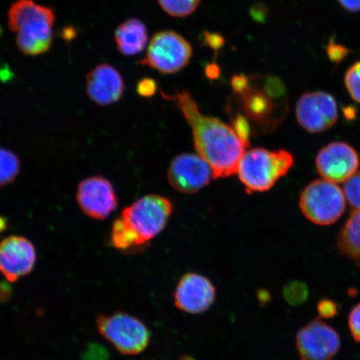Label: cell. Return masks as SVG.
Listing matches in <instances>:
<instances>
[{
  "mask_svg": "<svg viewBox=\"0 0 360 360\" xmlns=\"http://www.w3.org/2000/svg\"><path fill=\"white\" fill-rule=\"evenodd\" d=\"M165 97L177 102L193 130L196 150L210 165L214 178H226L237 174L238 165L250 143L243 141L233 126L201 114L190 93L183 91L174 96Z\"/></svg>",
  "mask_w": 360,
  "mask_h": 360,
  "instance_id": "6da1fadb",
  "label": "cell"
},
{
  "mask_svg": "<svg viewBox=\"0 0 360 360\" xmlns=\"http://www.w3.org/2000/svg\"><path fill=\"white\" fill-rule=\"evenodd\" d=\"M328 60L336 65L343 61L350 53V49L344 45L337 44L335 39H331L326 48Z\"/></svg>",
  "mask_w": 360,
  "mask_h": 360,
  "instance_id": "d4e9b609",
  "label": "cell"
},
{
  "mask_svg": "<svg viewBox=\"0 0 360 360\" xmlns=\"http://www.w3.org/2000/svg\"><path fill=\"white\" fill-rule=\"evenodd\" d=\"M205 73L207 78L210 80H215L219 78L221 70H220L219 66L216 65L215 63H211V64L205 67Z\"/></svg>",
  "mask_w": 360,
  "mask_h": 360,
  "instance_id": "836d02e7",
  "label": "cell"
},
{
  "mask_svg": "<svg viewBox=\"0 0 360 360\" xmlns=\"http://www.w3.org/2000/svg\"><path fill=\"white\" fill-rule=\"evenodd\" d=\"M345 84L351 98L360 103V61L355 63L346 72Z\"/></svg>",
  "mask_w": 360,
  "mask_h": 360,
  "instance_id": "cb8c5ba5",
  "label": "cell"
},
{
  "mask_svg": "<svg viewBox=\"0 0 360 360\" xmlns=\"http://www.w3.org/2000/svg\"><path fill=\"white\" fill-rule=\"evenodd\" d=\"M86 89L89 97L98 105H110L122 97L124 79L114 66L98 65L87 75Z\"/></svg>",
  "mask_w": 360,
  "mask_h": 360,
  "instance_id": "2e32d148",
  "label": "cell"
},
{
  "mask_svg": "<svg viewBox=\"0 0 360 360\" xmlns=\"http://www.w3.org/2000/svg\"><path fill=\"white\" fill-rule=\"evenodd\" d=\"M96 326L100 334L121 354H139L150 345V330L134 315L121 311L101 314Z\"/></svg>",
  "mask_w": 360,
  "mask_h": 360,
  "instance_id": "5b68a950",
  "label": "cell"
},
{
  "mask_svg": "<svg viewBox=\"0 0 360 360\" xmlns=\"http://www.w3.org/2000/svg\"><path fill=\"white\" fill-rule=\"evenodd\" d=\"M317 310L321 317L330 319L335 317L338 312H339V306H338L334 300L322 299L319 301Z\"/></svg>",
  "mask_w": 360,
  "mask_h": 360,
  "instance_id": "f1b7e54d",
  "label": "cell"
},
{
  "mask_svg": "<svg viewBox=\"0 0 360 360\" xmlns=\"http://www.w3.org/2000/svg\"><path fill=\"white\" fill-rule=\"evenodd\" d=\"M167 178L170 186L182 193H195L208 186L214 178L210 165L200 155L182 154L169 165Z\"/></svg>",
  "mask_w": 360,
  "mask_h": 360,
  "instance_id": "4fadbf2b",
  "label": "cell"
},
{
  "mask_svg": "<svg viewBox=\"0 0 360 360\" xmlns=\"http://www.w3.org/2000/svg\"><path fill=\"white\" fill-rule=\"evenodd\" d=\"M20 170L19 158L11 150L0 148V188L15 181Z\"/></svg>",
  "mask_w": 360,
  "mask_h": 360,
  "instance_id": "ffe728a7",
  "label": "cell"
},
{
  "mask_svg": "<svg viewBox=\"0 0 360 360\" xmlns=\"http://www.w3.org/2000/svg\"><path fill=\"white\" fill-rule=\"evenodd\" d=\"M11 295V290L8 283H0V300H8Z\"/></svg>",
  "mask_w": 360,
  "mask_h": 360,
  "instance_id": "d590c367",
  "label": "cell"
},
{
  "mask_svg": "<svg viewBox=\"0 0 360 360\" xmlns=\"http://www.w3.org/2000/svg\"><path fill=\"white\" fill-rule=\"evenodd\" d=\"M337 247L342 255L360 264V210H354L342 228Z\"/></svg>",
  "mask_w": 360,
  "mask_h": 360,
  "instance_id": "ac0fdd59",
  "label": "cell"
},
{
  "mask_svg": "<svg viewBox=\"0 0 360 360\" xmlns=\"http://www.w3.org/2000/svg\"><path fill=\"white\" fill-rule=\"evenodd\" d=\"M179 360H195V359H193L191 356H187V355H186V356H183L182 358H180Z\"/></svg>",
  "mask_w": 360,
  "mask_h": 360,
  "instance_id": "f35d334b",
  "label": "cell"
},
{
  "mask_svg": "<svg viewBox=\"0 0 360 360\" xmlns=\"http://www.w3.org/2000/svg\"><path fill=\"white\" fill-rule=\"evenodd\" d=\"M267 13V8L263 6L262 4H255L250 11L252 18L259 22H263L266 20Z\"/></svg>",
  "mask_w": 360,
  "mask_h": 360,
  "instance_id": "d6a6232c",
  "label": "cell"
},
{
  "mask_svg": "<svg viewBox=\"0 0 360 360\" xmlns=\"http://www.w3.org/2000/svg\"><path fill=\"white\" fill-rule=\"evenodd\" d=\"M55 22L52 8L33 0H17L8 11V28L17 34L18 48L28 56L44 55L51 49Z\"/></svg>",
  "mask_w": 360,
  "mask_h": 360,
  "instance_id": "7a4b0ae2",
  "label": "cell"
},
{
  "mask_svg": "<svg viewBox=\"0 0 360 360\" xmlns=\"http://www.w3.org/2000/svg\"><path fill=\"white\" fill-rule=\"evenodd\" d=\"M4 228H6V221L0 217V232H1Z\"/></svg>",
  "mask_w": 360,
  "mask_h": 360,
  "instance_id": "74e56055",
  "label": "cell"
},
{
  "mask_svg": "<svg viewBox=\"0 0 360 360\" xmlns=\"http://www.w3.org/2000/svg\"><path fill=\"white\" fill-rule=\"evenodd\" d=\"M340 345V337L335 328L319 319L297 333L296 348L301 360H332Z\"/></svg>",
  "mask_w": 360,
  "mask_h": 360,
  "instance_id": "30bf717a",
  "label": "cell"
},
{
  "mask_svg": "<svg viewBox=\"0 0 360 360\" xmlns=\"http://www.w3.org/2000/svg\"><path fill=\"white\" fill-rule=\"evenodd\" d=\"M62 36L65 40L73 39L76 36V31L74 28L68 27V28H65L64 30H63Z\"/></svg>",
  "mask_w": 360,
  "mask_h": 360,
  "instance_id": "8d00e7d4",
  "label": "cell"
},
{
  "mask_svg": "<svg viewBox=\"0 0 360 360\" xmlns=\"http://www.w3.org/2000/svg\"><path fill=\"white\" fill-rule=\"evenodd\" d=\"M315 165L323 179L335 184L345 182L356 173L359 157L349 143L332 142L319 150Z\"/></svg>",
  "mask_w": 360,
  "mask_h": 360,
  "instance_id": "7c38bea8",
  "label": "cell"
},
{
  "mask_svg": "<svg viewBox=\"0 0 360 360\" xmlns=\"http://www.w3.org/2000/svg\"><path fill=\"white\" fill-rule=\"evenodd\" d=\"M349 327L354 340L360 343V304L354 306L349 314Z\"/></svg>",
  "mask_w": 360,
  "mask_h": 360,
  "instance_id": "4316f807",
  "label": "cell"
},
{
  "mask_svg": "<svg viewBox=\"0 0 360 360\" xmlns=\"http://www.w3.org/2000/svg\"><path fill=\"white\" fill-rule=\"evenodd\" d=\"M111 241L115 249L124 253H134L146 246L132 227L121 217L112 224Z\"/></svg>",
  "mask_w": 360,
  "mask_h": 360,
  "instance_id": "d6986e66",
  "label": "cell"
},
{
  "mask_svg": "<svg viewBox=\"0 0 360 360\" xmlns=\"http://www.w3.org/2000/svg\"><path fill=\"white\" fill-rule=\"evenodd\" d=\"M136 90L139 96L145 98L152 97L156 93V81L151 78H143L139 81Z\"/></svg>",
  "mask_w": 360,
  "mask_h": 360,
  "instance_id": "f546056e",
  "label": "cell"
},
{
  "mask_svg": "<svg viewBox=\"0 0 360 360\" xmlns=\"http://www.w3.org/2000/svg\"><path fill=\"white\" fill-rule=\"evenodd\" d=\"M83 360H109V353L105 348L97 344L89 345L83 353Z\"/></svg>",
  "mask_w": 360,
  "mask_h": 360,
  "instance_id": "83f0119b",
  "label": "cell"
},
{
  "mask_svg": "<svg viewBox=\"0 0 360 360\" xmlns=\"http://www.w3.org/2000/svg\"><path fill=\"white\" fill-rule=\"evenodd\" d=\"M192 48L190 43L174 31L156 34L148 45L146 56L141 64L148 65L163 75H171L184 69L190 63Z\"/></svg>",
  "mask_w": 360,
  "mask_h": 360,
  "instance_id": "ba28073f",
  "label": "cell"
},
{
  "mask_svg": "<svg viewBox=\"0 0 360 360\" xmlns=\"http://www.w3.org/2000/svg\"><path fill=\"white\" fill-rule=\"evenodd\" d=\"M300 206L309 221L318 225H330L344 214L346 198L337 184L326 179L315 180L301 193Z\"/></svg>",
  "mask_w": 360,
  "mask_h": 360,
  "instance_id": "8992f818",
  "label": "cell"
},
{
  "mask_svg": "<svg viewBox=\"0 0 360 360\" xmlns=\"http://www.w3.org/2000/svg\"><path fill=\"white\" fill-rule=\"evenodd\" d=\"M217 290L208 277L187 273L180 278L174 292V303L184 313L202 314L212 307Z\"/></svg>",
  "mask_w": 360,
  "mask_h": 360,
  "instance_id": "8fae6325",
  "label": "cell"
},
{
  "mask_svg": "<svg viewBox=\"0 0 360 360\" xmlns=\"http://www.w3.org/2000/svg\"><path fill=\"white\" fill-rule=\"evenodd\" d=\"M204 42L207 46L212 49L215 53H217L219 49H221L225 44V39L223 35L218 33L205 32Z\"/></svg>",
  "mask_w": 360,
  "mask_h": 360,
  "instance_id": "4dcf8cb0",
  "label": "cell"
},
{
  "mask_svg": "<svg viewBox=\"0 0 360 360\" xmlns=\"http://www.w3.org/2000/svg\"><path fill=\"white\" fill-rule=\"evenodd\" d=\"M250 84V77L245 75L233 76L231 80V86L233 93L238 94L244 91Z\"/></svg>",
  "mask_w": 360,
  "mask_h": 360,
  "instance_id": "1f68e13d",
  "label": "cell"
},
{
  "mask_svg": "<svg viewBox=\"0 0 360 360\" xmlns=\"http://www.w3.org/2000/svg\"><path fill=\"white\" fill-rule=\"evenodd\" d=\"M233 127L243 141L250 143V126L245 116L238 114L233 121Z\"/></svg>",
  "mask_w": 360,
  "mask_h": 360,
  "instance_id": "484cf974",
  "label": "cell"
},
{
  "mask_svg": "<svg viewBox=\"0 0 360 360\" xmlns=\"http://www.w3.org/2000/svg\"><path fill=\"white\" fill-rule=\"evenodd\" d=\"M343 191L349 205L354 210H360V172L346 180Z\"/></svg>",
  "mask_w": 360,
  "mask_h": 360,
  "instance_id": "603a6c76",
  "label": "cell"
},
{
  "mask_svg": "<svg viewBox=\"0 0 360 360\" xmlns=\"http://www.w3.org/2000/svg\"><path fill=\"white\" fill-rule=\"evenodd\" d=\"M37 260L35 247L28 238L10 236L0 242V273L8 282H16L33 271Z\"/></svg>",
  "mask_w": 360,
  "mask_h": 360,
  "instance_id": "5bb4252c",
  "label": "cell"
},
{
  "mask_svg": "<svg viewBox=\"0 0 360 360\" xmlns=\"http://www.w3.org/2000/svg\"><path fill=\"white\" fill-rule=\"evenodd\" d=\"M292 165L294 157L290 152L256 148L243 155L237 174L248 193L264 192L285 176Z\"/></svg>",
  "mask_w": 360,
  "mask_h": 360,
  "instance_id": "277c9868",
  "label": "cell"
},
{
  "mask_svg": "<svg viewBox=\"0 0 360 360\" xmlns=\"http://www.w3.org/2000/svg\"><path fill=\"white\" fill-rule=\"evenodd\" d=\"M76 200L83 212L94 219H105L117 208L114 186L101 176L83 180L76 193Z\"/></svg>",
  "mask_w": 360,
  "mask_h": 360,
  "instance_id": "9a60e30c",
  "label": "cell"
},
{
  "mask_svg": "<svg viewBox=\"0 0 360 360\" xmlns=\"http://www.w3.org/2000/svg\"><path fill=\"white\" fill-rule=\"evenodd\" d=\"M249 77V86L237 94L246 117L259 125L276 127L289 108L285 84L276 76Z\"/></svg>",
  "mask_w": 360,
  "mask_h": 360,
  "instance_id": "3957f363",
  "label": "cell"
},
{
  "mask_svg": "<svg viewBox=\"0 0 360 360\" xmlns=\"http://www.w3.org/2000/svg\"><path fill=\"white\" fill-rule=\"evenodd\" d=\"M115 41L117 49L122 55H138L145 49L148 42L146 25L138 19L125 20L117 27Z\"/></svg>",
  "mask_w": 360,
  "mask_h": 360,
  "instance_id": "e0dca14e",
  "label": "cell"
},
{
  "mask_svg": "<svg viewBox=\"0 0 360 360\" xmlns=\"http://www.w3.org/2000/svg\"><path fill=\"white\" fill-rule=\"evenodd\" d=\"M295 114L301 127L311 134L326 131L339 118L335 98L322 91L304 94L296 103Z\"/></svg>",
  "mask_w": 360,
  "mask_h": 360,
  "instance_id": "9c48e42d",
  "label": "cell"
},
{
  "mask_svg": "<svg viewBox=\"0 0 360 360\" xmlns=\"http://www.w3.org/2000/svg\"><path fill=\"white\" fill-rule=\"evenodd\" d=\"M168 15L183 18L191 15L199 7L201 0H158Z\"/></svg>",
  "mask_w": 360,
  "mask_h": 360,
  "instance_id": "44dd1931",
  "label": "cell"
},
{
  "mask_svg": "<svg viewBox=\"0 0 360 360\" xmlns=\"http://www.w3.org/2000/svg\"><path fill=\"white\" fill-rule=\"evenodd\" d=\"M172 210V202L167 198L150 195L126 207L120 217L132 227L147 245L163 231Z\"/></svg>",
  "mask_w": 360,
  "mask_h": 360,
  "instance_id": "52a82bcc",
  "label": "cell"
},
{
  "mask_svg": "<svg viewBox=\"0 0 360 360\" xmlns=\"http://www.w3.org/2000/svg\"><path fill=\"white\" fill-rule=\"evenodd\" d=\"M308 288L301 282H291L283 289V296L291 305H299L307 300Z\"/></svg>",
  "mask_w": 360,
  "mask_h": 360,
  "instance_id": "7402d4cb",
  "label": "cell"
},
{
  "mask_svg": "<svg viewBox=\"0 0 360 360\" xmlns=\"http://www.w3.org/2000/svg\"><path fill=\"white\" fill-rule=\"evenodd\" d=\"M345 10L356 13L360 11V0H337Z\"/></svg>",
  "mask_w": 360,
  "mask_h": 360,
  "instance_id": "e575fe53",
  "label": "cell"
}]
</instances>
